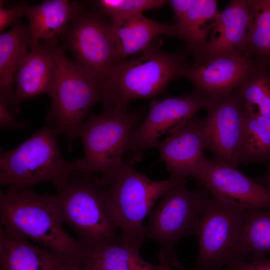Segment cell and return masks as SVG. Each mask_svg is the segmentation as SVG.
<instances>
[{
  "label": "cell",
  "mask_w": 270,
  "mask_h": 270,
  "mask_svg": "<svg viewBox=\"0 0 270 270\" xmlns=\"http://www.w3.org/2000/svg\"><path fill=\"white\" fill-rule=\"evenodd\" d=\"M192 0H170L168 1L175 14L176 20L174 22H178L186 17Z\"/></svg>",
  "instance_id": "32"
},
{
  "label": "cell",
  "mask_w": 270,
  "mask_h": 270,
  "mask_svg": "<svg viewBox=\"0 0 270 270\" xmlns=\"http://www.w3.org/2000/svg\"><path fill=\"white\" fill-rule=\"evenodd\" d=\"M246 210L230 198L210 192L196 234L198 250L194 270H221L237 260Z\"/></svg>",
  "instance_id": "8"
},
{
  "label": "cell",
  "mask_w": 270,
  "mask_h": 270,
  "mask_svg": "<svg viewBox=\"0 0 270 270\" xmlns=\"http://www.w3.org/2000/svg\"><path fill=\"white\" fill-rule=\"evenodd\" d=\"M0 215L2 226L62 256L80 259L83 247L63 228L57 194L28 189L1 191Z\"/></svg>",
  "instance_id": "1"
},
{
  "label": "cell",
  "mask_w": 270,
  "mask_h": 270,
  "mask_svg": "<svg viewBox=\"0 0 270 270\" xmlns=\"http://www.w3.org/2000/svg\"><path fill=\"white\" fill-rule=\"evenodd\" d=\"M118 239L139 250L146 239L144 220L156 201L170 189L186 184L188 178L154 180L124 162L109 175L102 176Z\"/></svg>",
  "instance_id": "4"
},
{
  "label": "cell",
  "mask_w": 270,
  "mask_h": 270,
  "mask_svg": "<svg viewBox=\"0 0 270 270\" xmlns=\"http://www.w3.org/2000/svg\"><path fill=\"white\" fill-rule=\"evenodd\" d=\"M268 160H270V118L244 103L236 165Z\"/></svg>",
  "instance_id": "22"
},
{
  "label": "cell",
  "mask_w": 270,
  "mask_h": 270,
  "mask_svg": "<svg viewBox=\"0 0 270 270\" xmlns=\"http://www.w3.org/2000/svg\"><path fill=\"white\" fill-rule=\"evenodd\" d=\"M226 270H270V258L266 256L248 260H238L226 266Z\"/></svg>",
  "instance_id": "30"
},
{
  "label": "cell",
  "mask_w": 270,
  "mask_h": 270,
  "mask_svg": "<svg viewBox=\"0 0 270 270\" xmlns=\"http://www.w3.org/2000/svg\"><path fill=\"white\" fill-rule=\"evenodd\" d=\"M82 11L78 4L68 0H46L36 6H26L24 12L29 22L30 47L43 40L56 42V36L64 32L70 22Z\"/></svg>",
  "instance_id": "19"
},
{
  "label": "cell",
  "mask_w": 270,
  "mask_h": 270,
  "mask_svg": "<svg viewBox=\"0 0 270 270\" xmlns=\"http://www.w3.org/2000/svg\"><path fill=\"white\" fill-rule=\"evenodd\" d=\"M244 103L270 118V74L256 68L238 88Z\"/></svg>",
  "instance_id": "27"
},
{
  "label": "cell",
  "mask_w": 270,
  "mask_h": 270,
  "mask_svg": "<svg viewBox=\"0 0 270 270\" xmlns=\"http://www.w3.org/2000/svg\"><path fill=\"white\" fill-rule=\"evenodd\" d=\"M256 68L252 58L234 52L186 66L180 76L192 83L194 91L212 98L232 93Z\"/></svg>",
  "instance_id": "12"
},
{
  "label": "cell",
  "mask_w": 270,
  "mask_h": 270,
  "mask_svg": "<svg viewBox=\"0 0 270 270\" xmlns=\"http://www.w3.org/2000/svg\"><path fill=\"white\" fill-rule=\"evenodd\" d=\"M112 24L114 42L116 64L140 53L160 35L176 37L174 24H166L144 16L142 14Z\"/></svg>",
  "instance_id": "20"
},
{
  "label": "cell",
  "mask_w": 270,
  "mask_h": 270,
  "mask_svg": "<svg viewBox=\"0 0 270 270\" xmlns=\"http://www.w3.org/2000/svg\"><path fill=\"white\" fill-rule=\"evenodd\" d=\"M28 122L18 120L10 112L8 108L0 102V126L3 129H24L28 126Z\"/></svg>",
  "instance_id": "31"
},
{
  "label": "cell",
  "mask_w": 270,
  "mask_h": 270,
  "mask_svg": "<svg viewBox=\"0 0 270 270\" xmlns=\"http://www.w3.org/2000/svg\"><path fill=\"white\" fill-rule=\"evenodd\" d=\"M30 34L28 26L18 22L0 34V102L13 112L14 93L12 90L16 72L26 55Z\"/></svg>",
  "instance_id": "21"
},
{
  "label": "cell",
  "mask_w": 270,
  "mask_h": 270,
  "mask_svg": "<svg viewBox=\"0 0 270 270\" xmlns=\"http://www.w3.org/2000/svg\"><path fill=\"white\" fill-rule=\"evenodd\" d=\"M215 0H193L186 17L174 22L176 38L184 40L196 58L206 44L212 30V23L218 12Z\"/></svg>",
  "instance_id": "23"
},
{
  "label": "cell",
  "mask_w": 270,
  "mask_h": 270,
  "mask_svg": "<svg viewBox=\"0 0 270 270\" xmlns=\"http://www.w3.org/2000/svg\"><path fill=\"white\" fill-rule=\"evenodd\" d=\"M58 136L48 120L26 140L8 150L0 149V183L8 190H22L42 182L61 190L82 167V158L68 161L59 149Z\"/></svg>",
  "instance_id": "2"
},
{
  "label": "cell",
  "mask_w": 270,
  "mask_h": 270,
  "mask_svg": "<svg viewBox=\"0 0 270 270\" xmlns=\"http://www.w3.org/2000/svg\"><path fill=\"white\" fill-rule=\"evenodd\" d=\"M142 110L104 108L100 114L90 113L78 134L84 157L80 172L89 174H110L124 162L133 132L142 119Z\"/></svg>",
  "instance_id": "7"
},
{
  "label": "cell",
  "mask_w": 270,
  "mask_h": 270,
  "mask_svg": "<svg viewBox=\"0 0 270 270\" xmlns=\"http://www.w3.org/2000/svg\"><path fill=\"white\" fill-rule=\"evenodd\" d=\"M69 258L30 243L25 238L1 226V270H56Z\"/></svg>",
  "instance_id": "18"
},
{
  "label": "cell",
  "mask_w": 270,
  "mask_h": 270,
  "mask_svg": "<svg viewBox=\"0 0 270 270\" xmlns=\"http://www.w3.org/2000/svg\"><path fill=\"white\" fill-rule=\"evenodd\" d=\"M54 53V68L48 93L52 104L46 120L58 134L66 138L70 150L86 114L94 104L101 102V84L70 60L58 44Z\"/></svg>",
  "instance_id": "6"
},
{
  "label": "cell",
  "mask_w": 270,
  "mask_h": 270,
  "mask_svg": "<svg viewBox=\"0 0 270 270\" xmlns=\"http://www.w3.org/2000/svg\"><path fill=\"white\" fill-rule=\"evenodd\" d=\"M0 32L2 33L6 28L18 22V20L24 16L26 8L28 4L20 2L9 8H5L2 6V0H0Z\"/></svg>",
  "instance_id": "29"
},
{
  "label": "cell",
  "mask_w": 270,
  "mask_h": 270,
  "mask_svg": "<svg viewBox=\"0 0 270 270\" xmlns=\"http://www.w3.org/2000/svg\"><path fill=\"white\" fill-rule=\"evenodd\" d=\"M82 261L84 262L86 270H102L90 262L84 260Z\"/></svg>",
  "instance_id": "35"
},
{
  "label": "cell",
  "mask_w": 270,
  "mask_h": 270,
  "mask_svg": "<svg viewBox=\"0 0 270 270\" xmlns=\"http://www.w3.org/2000/svg\"><path fill=\"white\" fill-rule=\"evenodd\" d=\"M138 250L118 239L84 250L80 259L94 264L102 270H157L158 265L143 260Z\"/></svg>",
  "instance_id": "24"
},
{
  "label": "cell",
  "mask_w": 270,
  "mask_h": 270,
  "mask_svg": "<svg viewBox=\"0 0 270 270\" xmlns=\"http://www.w3.org/2000/svg\"><path fill=\"white\" fill-rule=\"evenodd\" d=\"M185 184L170 189L161 197L148 214L146 226V239L160 246L158 258H164L169 265L178 260V242L188 236H196L210 200V192L205 188L190 190Z\"/></svg>",
  "instance_id": "9"
},
{
  "label": "cell",
  "mask_w": 270,
  "mask_h": 270,
  "mask_svg": "<svg viewBox=\"0 0 270 270\" xmlns=\"http://www.w3.org/2000/svg\"><path fill=\"white\" fill-rule=\"evenodd\" d=\"M100 13L110 18L112 24L142 14L147 10L161 8L164 0H98L94 1Z\"/></svg>",
  "instance_id": "28"
},
{
  "label": "cell",
  "mask_w": 270,
  "mask_h": 270,
  "mask_svg": "<svg viewBox=\"0 0 270 270\" xmlns=\"http://www.w3.org/2000/svg\"><path fill=\"white\" fill-rule=\"evenodd\" d=\"M209 100L208 96L194 90L180 96L152 100L146 118L133 132L128 163L132 165L139 162L146 150L156 147L158 138L170 134L198 112L206 108Z\"/></svg>",
  "instance_id": "11"
},
{
  "label": "cell",
  "mask_w": 270,
  "mask_h": 270,
  "mask_svg": "<svg viewBox=\"0 0 270 270\" xmlns=\"http://www.w3.org/2000/svg\"><path fill=\"white\" fill-rule=\"evenodd\" d=\"M57 196L64 221L78 234L84 250L118 239L107 190L94 174L76 172Z\"/></svg>",
  "instance_id": "5"
},
{
  "label": "cell",
  "mask_w": 270,
  "mask_h": 270,
  "mask_svg": "<svg viewBox=\"0 0 270 270\" xmlns=\"http://www.w3.org/2000/svg\"><path fill=\"white\" fill-rule=\"evenodd\" d=\"M250 20L243 52L270 58V0H250Z\"/></svg>",
  "instance_id": "26"
},
{
  "label": "cell",
  "mask_w": 270,
  "mask_h": 270,
  "mask_svg": "<svg viewBox=\"0 0 270 270\" xmlns=\"http://www.w3.org/2000/svg\"><path fill=\"white\" fill-rule=\"evenodd\" d=\"M195 179L210 192L230 198L247 210H270V191L234 166L204 156Z\"/></svg>",
  "instance_id": "14"
},
{
  "label": "cell",
  "mask_w": 270,
  "mask_h": 270,
  "mask_svg": "<svg viewBox=\"0 0 270 270\" xmlns=\"http://www.w3.org/2000/svg\"><path fill=\"white\" fill-rule=\"evenodd\" d=\"M249 20V0L230 1L214 18L209 38L196 62L226 53L243 52Z\"/></svg>",
  "instance_id": "16"
},
{
  "label": "cell",
  "mask_w": 270,
  "mask_h": 270,
  "mask_svg": "<svg viewBox=\"0 0 270 270\" xmlns=\"http://www.w3.org/2000/svg\"><path fill=\"white\" fill-rule=\"evenodd\" d=\"M270 254V210H247L237 260L260 258Z\"/></svg>",
  "instance_id": "25"
},
{
  "label": "cell",
  "mask_w": 270,
  "mask_h": 270,
  "mask_svg": "<svg viewBox=\"0 0 270 270\" xmlns=\"http://www.w3.org/2000/svg\"><path fill=\"white\" fill-rule=\"evenodd\" d=\"M206 109L205 149L214 159L236 168L244 102L238 94L232 92L210 98Z\"/></svg>",
  "instance_id": "13"
},
{
  "label": "cell",
  "mask_w": 270,
  "mask_h": 270,
  "mask_svg": "<svg viewBox=\"0 0 270 270\" xmlns=\"http://www.w3.org/2000/svg\"><path fill=\"white\" fill-rule=\"evenodd\" d=\"M56 270H86L84 262L80 260L70 259L66 260Z\"/></svg>",
  "instance_id": "33"
},
{
  "label": "cell",
  "mask_w": 270,
  "mask_h": 270,
  "mask_svg": "<svg viewBox=\"0 0 270 270\" xmlns=\"http://www.w3.org/2000/svg\"><path fill=\"white\" fill-rule=\"evenodd\" d=\"M257 182L270 191V160L266 173L258 180Z\"/></svg>",
  "instance_id": "34"
},
{
  "label": "cell",
  "mask_w": 270,
  "mask_h": 270,
  "mask_svg": "<svg viewBox=\"0 0 270 270\" xmlns=\"http://www.w3.org/2000/svg\"><path fill=\"white\" fill-rule=\"evenodd\" d=\"M206 133L204 119L194 116L164 140L158 142L160 160L164 162L172 178L191 176L196 178L204 157Z\"/></svg>",
  "instance_id": "15"
},
{
  "label": "cell",
  "mask_w": 270,
  "mask_h": 270,
  "mask_svg": "<svg viewBox=\"0 0 270 270\" xmlns=\"http://www.w3.org/2000/svg\"><path fill=\"white\" fill-rule=\"evenodd\" d=\"M172 268H178L180 270H194L193 269L192 270H189V269H187L186 268H185L184 267L180 264V262H179V261H177L172 266Z\"/></svg>",
  "instance_id": "36"
},
{
  "label": "cell",
  "mask_w": 270,
  "mask_h": 270,
  "mask_svg": "<svg viewBox=\"0 0 270 270\" xmlns=\"http://www.w3.org/2000/svg\"><path fill=\"white\" fill-rule=\"evenodd\" d=\"M104 17L82 10L63 34L76 63L99 84L107 78L116 64L112 26Z\"/></svg>",
  "instance_id": "10"
},
{
  "label": "cell",
  "mask_w": 270,
  "mask_h": 270,
  "mask_svg": "<svg viewBox=\"0 0 270 270\" xmlns=\"http://www.w3.org/2000/svg\"><path fill=\"white\" fill-rule=\"evenodd\" d=\"M154 41L136 57L115 64L101 84L104 108L125 110L128 104L154 96L186 66L182 55L168 52Z\"/></svg>",
  "instance_id": "3"
},
{
  "label": "cell",
  "mask_w": 270,
  "mask_h": 270,
  "mask_svg": "<svg viewBox=\"0 0 270 270\" xmlns=\"http://www.w3.org/2000/svg\"><path fill=\"white\" fill-rule=\"evenodd\" d=\"M56 44L46 42L44 45L39 43L31 48L22 60L14 76V112L19 110V102L48 93L54 68Z\"/></svg>",
  "instance_id": "17"
}]
</instances>
